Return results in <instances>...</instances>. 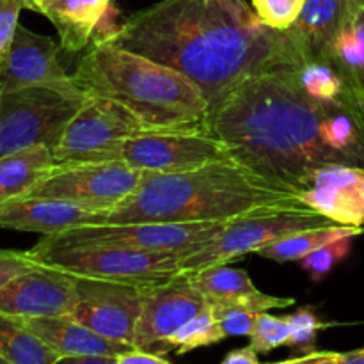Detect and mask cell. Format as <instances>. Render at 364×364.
I'll use <instances>...</instances> for the list:
<instances>
[{"mask_svg":"<svg viewBox=\"0 0 364 364\" xmlns=\"http://www.w3.org/2000/svg\"><path fill=\"white\" fill-rule=\"evenodd\" d=\"M112 41L180 71L210 110L256 75L302 68L287 32L263 23L245 0H160L130 14Z\"/></svg>","mask_w":364,"mask_h":364,"instance_id":"6da1fadb","label":"cell"},{"mask_svg":"<svg viewBox=\"0 0 364 364\" xmlns=\"http://www.w3.org/2000/svg\"><path fill=\"white\" fill-rule=\"evenodd\" d=\"M333 105L308 95L299 68H281L238 85L210 110L203 127L226 146L235 164L299 196L318 167L347 166L323 139Z\"/></svg>","mask_w":364,"mask_h":364,"instance_id":"7a4b0ae2","label":"cell"},{"mask_svg":"<svg viewBox=\"0 0 364 364\" xmlns=\"http://www.w3.org/2000/svg\"><path fill=\"white\" fill-rule=\"evenodd\" d=\"M297 206L306 205L295 194L270 187L226 160L185 173L148 171L137 191L107 212L102 224L231 223Z\"/></svg>","mask_w":364,"mask_h":364,"instance_id":"3957f363","label":"cell"},{"mask_svg":"<svg viewBox=\"0 0 364 364\" xmlns=\"http://www.w3.org/2000/svg\"><path fill=\"white\" fill-rule=\"evenodd\" d=\"M73 78L87 96L114 100L153 130L199 128L208 116V100L194 82L112 39L92 43Z\"/></svg>","mask_w":364,"mask_h":364,"instance_id":"277c9868","label":"cell"},{"mask_svg":"<svg viewBox=\"0 0 364 364\" xmlns=\"http://www.w3.org/2000/svg\"><path fill=\"white\" fill-rule=\"evenodd\" d=\"M27 252L38 265L63 270L75 277L137 287L178 276L185 258L178 252H151L119 245H52L43 240Z\"/></svg>","mask_w":364,"mask_h":364,"instance_id":"5b68a950","label":"cell"},{"mask_svg":"<svg viewBox=\"0 0 364 364\" xmlns=\"http://www.w3.org/2000/svg\"><path fill=\"white\" fill-rule=\"evenodd\" d=\"M146 173L124 160L55 164L23 198L63 199L89 212H110L137 191Z\"/></svg>","mask_w":364,"mask_h":364,"instance_id":"8992f818","label":"cell"},{"mask_svg":"<svg viewBox=\"0 0 364 364\" xmlns=\"http://www.w3.org/2000/svg\"><path fill=\"white\" fill-rule=\"evenodd\" d=\"M85 100L41 87L0 95V159L32 146L55 148Z\"/></svg>","mask_w":364,"mask_h":364,"instance_id":"52a82bcc","label":"cell"},{"mask_svg":"<svg viewBox=\"0 0 364 364\" xmlns=\"http://www.w3.org/2000/svg\"><path fill=\"white\" fill-rule=\"evenodd\" d=\"M333 220L308 206L281 208L272 212L242 217L228 224L226 231L199 251L181 259L180 274H192L213 265H223L256 252L272 242L299 231L333 226Z\"/></svg>","mask_w":364,"mask_h":364,"instance_id":"ba28073f","label":"cell"},{"mask_svg":"<svg viewBox=\"0 0 364 364\" xmlns=\"http://www.w3.org/2000/svg\"><path fill=\"white\" fill-rule=\"evenodd\" d=\"M155 132L127 107L109 98L89 96L52 149L55 164L117 160L121 144Z\"/></svg>","mask_w":364,"mask_h":364,"instance_id":"9c48e42d","label":"cell"},{"mask_svg":"<svg viewBox=\"0 0 364 364\" xmlns=\"http://www.w3.org/2000/svg\"><path fill=\"white\" fill-rule=\"evenodd\" d=\"M233 223V220H231ZM230 223H134L80 226L41 238L52 245H119L188 256L226 231Z\"/></svg>","mask_w":364,"mask_h":364,"instance_id":"30bf717a","label":"cell"},{"mask_svg":"<svg viewBox=\"0 0 364 364\" xmlns=\"http://www.w3.org/2000/svg\"><path fill=\"white\" fill-rule=\"evenodd\" d=\"M117 160L149 173H185L230 159L226 146L205 130H155L128 139L121 144Z\"/></svg>","mask_w":364,"mask_h":364,"instance_id":"8fae6325","label":"cell"},{"mask_svg":"<svg viewBox=\"0 0 364 364\" xmlns=\"http://www.w3.org/2000/svg\"><path fill=\"white\" fill-rule=\"evenodd\" d=\"M141 290L142 311L135 327L134 348L151 354L164 355L167 338L208 306L187 274L146 284Z\"/></svg>","mask_w":364,"mask_h":364,"instance_id":"7c38bea8","label":"cell"},{"mask_svg":"<svg viewBox=\"0 0 364 364\" xmlns=\"http://www.w3.org/2000/svg\"><path fill=\"white\" fill-rule=\"evenodd\" d=\"M55 41L18 25L13 45L0 64V95L28 87L50 89L68 98H89L73 75H68L57 59Z\"/></svg>","mask_w":364,"mask_h":364,"instance_id":"4fadbf2b","label":"cell"},{"mask_svg":"<svg viewBox=\"0 0 364 364\" xmlns=\"http://www.w3.org/2000/svg\"><path fill=\"white\" fill-rule=\"evenodd\" d=\"M141 311L137 284L77 277V306L70 316L100 336L134 347Z\"/></svg>","mask_w":364,"mask_h":364,"instance_id":"5bb4252c","label":"cell"},{"mask_svg":"<svg viewBox=\"0 0 364 364\" xmlns=\"http://www.w3.org/2000/svg\"><path fill=\"white\" fill-rule=\"evenodd\" d=\"M77 306V277L36 265L0 290V313L16 318L70 316Z\"/></svg>","mask_w":364,"mask_h":364,"instance_id":"9a60e30c","label":"cell"},{"mask_svg":"<svg viewBox=\"0 0 364 364\" xmlns=\"http://www.w3.org/2000/svg\"><path fill=\"white\" fill-rule=\"evenodd\" d=\"M299 201L340 226H364V169L327 164L309 178Z\"/></svg>","mask_w":364,"mask_h":364,"instance_id":"2e32d148","label":"cell"},{"mask_svg":"<svg viewBox=\"0 0 364 364\" xmlns=\"http://www.w3.org/2000/svg\"><path fill=\"white\" fill-rule=\"evenodd\" d=\"M326 64L341 80L336 105L354 121L364 141V0H352Z\"/></svg>","mask_w":364,"mask_h":364,"instance_id":"e0dca14e","label":"cell"},{"mask_svg":"<svg viewBox=\"0 0 364 364\" xmlns=\"http://www.w3.org/2000/svg\"><path fill=\"white\" fill-rule=\"evenodd\" d=\"M105 212H89L73 203L48 198H18L0 205V228L31 231L45 237L80 226L102 224Z\"/></svg>","mask_w":364,"mask_h":364,"instance_id":"ac0fdd59","label":"cell"},{"mask_svg":"<svg viewBox=\"0 0 364 364\" xmlns=\"http://www.w3.org/2000/svg\"><path fill=\"white\" fill-rule=\"evenodd\" d=\"M350 4L352 0H306L295 23L284 31L302 66L309 63H327Z\"/></svg>","mask_w":364,"mask_h":364,"instance_id":"d6986e66","label":"cell"},{"mask_svg":"<svg viewBox=\"0 0 364 364\" xmlns=\"http://www.w3.org/2000/svg\"><path fill=\"white\" fill-rule=\"evenodd\" d=\"M187 276L191 277L192 284L201 291L208 304H213V302L240 304L256 315L267 313L270 309H284L295 304L294 299L274 297V295L259 291L245 270L228 267V263L201 269Z\"/></svg>","mask_w":364,"mask_h":364,"instance_id":"ffe728a7","label":"cell"},{"mask_svg":"<svg viewBox=\"0 0 364 364\" xmlns=\"http://www.w3.org/2000/svg\"><path fill=\"white\" fill-rule=\"evenodd\" d=\"M52 350L63 355H110L119 358L134 350L132 345L107 340L71 316H38L20 318Z\"/></svg>","mask_w":364,"mask_h":364,"instance_id":"44dd1931","label":"cell"},{"mask_svg":"<svg viewBox=\"0 0 364 364\" xmlns=\"http://www.w3.org/2000/svg\"><path fill=\"white\" fill-rule=\"evenodd\" d=\"M112 0H32L28 9L48 18L60 39V48L78 53L92 41Z\"/></svg>","mask_w":364,"mask_h":364,"instance_id":"7402d4cb","label":"cell"},{"mask_svg":"<svg viewBox=\"0 0 364 364\" xmlns=\"http://www.w3.org/2000/svg\"><path fill=\"white\" fill-rule=\"evenodd\" d=\"M55 167L48 146H32L0 159V205L23 198Z\"/></svg>","mask_w":364,"mask_h":364,"instance_id":"603a6c76","label":"cell"},{"mask_svg":"<svg viewBox=\"0 0 364 364\" xmlns=\"http://www.w3.org/2000/svg\"><path fill=\"white\" fill-rule=\"evenodd\" d=\"M359 235H364V226L358 228L333 224V226L315 228V230L288 235V237L279 238V240L263 247L258 255L277 263L301 262L302 258H306V256L311 255L316 249L323 247V245L333 244L336 240H343V238H355Z\"/></svg>","mask_w":364,"mask_h":364,"instance_id":"cb8c5ba5","label":"cell"},{"mask_svg":"<svg viewBox=\"0 0 364 364\" xmlns=\"http://www.w3.org/2000/svg\"><path fill=\"white\" fill-rule=\"evenodd\" d=\"M0 358L9 364H53L60 355L20 318L0 313Z\"/></svg>","mask_w":364,"mask_h":364,"instance_id":"d4e9b609","label":"cell"},{"mask_svg":"<svg viewBox=\"0 0 364 364\" xmlns=\"http://www.w3.org/2000/svg\"><path fill=\"white\" fill-rule=\"evenodd\" d=\"M226 338L224 331L220 329L219 322L213 316L210 306H206L201 313L188 320L183 327L176 331L173 336L167 338L164 345V354L169 350H176V354H187L201 347H210Z\"/></svg>","mask_w":364,"mask_h":364,"instance_id":"484cf974","label":"cell"},{"mask_svg":"<svg viewBox=\"0 0 364 364\" xmlns=\"http://www.w3.org/2000/svg\"><path fill=\"white\" fill-rule=\"evenodd\" d=\"M302 85L311 98L323 103H336L341 80L336 71L326 63H309L299 70Z\"/></svg>","mask_w":364,"mask_h":364,"instance_id":"4316f807","label":"cell"},{"mask_svg":"<svg viewBox=\"0 0 364 364\" xmlns=\"http://www.w3.org/2000/svg\"><path fill=\"white\" fill-rule=\"evenodd\" d=\"M249 347L255 348L258 354H269L274 348L287 347L290 340V323L287 316H274L267 313H259L256 316L255 329L249 336Z\"/></svg>","mask_w":364,"mask_h":364,"instance_id":"83f0119b","label":"cell"},{"mask_svg":"<svg viewBox=\"0 0 364 364\" xmlns=\"http://www.w3.org/2000/svg\"><path fill=\"white\" fill-rule=\"evenodd\" d=\"M290 323V340L287 347L299 352L301 355L316 350V336L331 323L322 322L311 308H301L287 316Z\"/></svg>","mask_w":364,"mask_h":364,"instance_id":"f1b7e54d","label":"cell"},{"mask_svg":"<svg viewBox=\"0 0 364 364\" xmlns=\"http://www.w3.org/2000/svg\"><path fill=\"white\" fill-rule=\"evenodd\" d=\"M306 0H251L259 20L276 31H288L301 14Z\"/></svg>","mask_w":364,"mask_h":364,"instance_id":"f546056e","label":"cell"},{"mask_svg":"<svg viewBox=\"0 0 364 364\" xmlns=\"http://www.w3.org/2000/svg\"><path fill=\"white\" fill-rule=\"evenodd\" d=\"M352 240L354 238H343V240H336L333 244H327L323 247L316 249L311 255L301 259L302 269L308 272L311 281L318 283V281H322L334 269V265L338 262H341L348 255Z\"/></svg>","mask_w":364,"mask_h":364,"instance_id":"4dcf8cb0","label":"cell"},{"mask_svg":"<svg viewBox=\"0 0 364 364\" xmlns=\"http://www.w3.org/2000/svg\"><path fill=\"white\" fill-rule=\"evenodd\" d=\"M213 316L219 322L220 329L224 331L226 338L230 336H251L255 329L256 313L244 308L240 304H230V302H213L208 304Z\"/></svg>","mask_w":364,"mask_h":364,"instance_id":"1f68e13d","label":"cell"},{"mask_svg":"<svg viewBox=\"0 0 364 364\" xmlns=\"http://www.w3.org/2000/svg\"><path fill=\"white\" fill-rule=\"evenodd\" d=\"M27 7V0H0V64L6 59L18 28L20 11Z\"/></svg>","mask_w":364,"mask_h":364,"instance_id":"d6a6232c","label":"cell"},{"mask_svg":"<svg viewBox=\"0 0 364 364\" xmlns=\"http://www.w3.org/2000/svg\"><path fill=\"white\" fill-rule=\"evenodd\" d=\"M38 263L32 262L27 251H2L0 249V290L9 284L14 277L27 272Z\"/></svg>","mask_w":364,"mask_h":364,"instance_id":"836d02e7","label":"cell"},{"mask_svg":"<svg viewBox=\"0 0 364 364\" xmlns=\"http://www.w3.org/2000/svg\"><path fill=\"white\" fill-rule=\"evenodd\" d=\"M340 352H311V354L299 355V358L287 359V361L281 363H272V364H338L341 359Z\"/></svg>","mask_w":364,"mask_h":364,"instance_id":"e575fe53","label":"cell"},{"mask_svg":"<svg viewBox=\"0 0 364 364\" xmlns=\"http://www.w3.org/2000/svg\"><path fill=\"white\" fill-rule=\"evenodd\" d=\"M117 364H173V363H169L167 359H164L162 355L159 354H151V352H144V350H137V348H134V350L119 355V358H117Z\"/></svg>","mask_w":364,"mask_h":364,"instance_id":"d590c367","label":"cell"},{"mask_svg":"<svg viewBox=\"0 0 364 364\" xmlns=\"http://www.w3.org/2000/svg\"><path fill=\"white\" fill-rule=\"evenodd\" d=\"M220 364H262L258 359V352L252 347L237 348L231 350L226 358L220 361Z\"/></svg>","mask_w":364,"mask_h":364,"instance_id":"8d00e7d4","label":"cell"},{"mask_svg":"<svg viewBox=\"0 0 364 364\" xmlns=\"http://www.w3.org/2000/svg\"><path fill=\"white\" fill-rule=\"evenodd\" d=\"M53 364H117V358H110V355H63Z\"/></svg>","mask_w":364,"mask_h":364,"instance_id":"74e56055","label":"cell"},{"mask_svg":"<svg viewBox=\"0 0 364 364\" xmlns=\"http://www.w3.org/2000/svg\"><path fill=\"white\" fill-rule=\"evenodd\" d=\"M338 364H364V348H359V350L347 352V354L341 355L340 363Z\"/></svg>","mask_w":364,"mask_h":364,"instance_id":"f35d334b","label":"cell"},{"mask_svg":"<svg viewBox=\"0 0 364 364\" xmlns=\"http://www.w3.org/2000/svg\"><path fill=\"white\" fill-rule=\"evenodd\" d=\"M0 364H9V363H7V361H4V359L0 358Z\"/></svg>","mask_w":364,"mask_h":364,"instance_id":"ab89813d","label":"cell"},{"mask_svg":"<svg viewBox=\"0 0 364 364\" xmlns=\"http://www.w3.org/2000/svg\"><path fill=\"white\" fill-rule=\"evenodd\" d=\"M32 2V0H27V6H28V4H31Z\"/></svg>","mask_w":364,"mask_h":364,"instance_id":"60d3db41","label":"cell"}]
</instances>
